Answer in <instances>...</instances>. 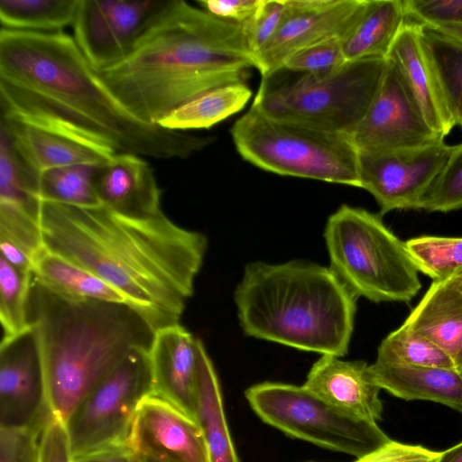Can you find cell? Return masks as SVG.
Returning <instances> with one entry per match:
<instances>
[{
  "mask_svg": "<svg viewBox=\"0 0 462 462\" xmlns=\"http://www.w3.org/2000/svg\"><path fill=\"white\" fill-rule=\"evenodd\" d=\"M454 363H455V368L462 372V346L458 352L457 353L456 356L454 357Z\"/></svg>",
  "mask_w": 462,
  "mask_h": 462,
  "instance_id": "c3c4849f",
  "label": "cell"
},
{
  "mask_svg": "<svg viewBox=\"0 0 462 462\" xmlns=\"http://www.w3.org/2000/svg\"><path fill=\"white\" fill-rule=\"evenodd\" d=\"M32 273L23 272L0 255L1 343L8 342L32 329L29 300Z\"/></svg>",
  "mask_w": 462,
  "mask_h": 462,
  "instance_id": "1f68e13d",
  "label": "cell"
},
{
  "mask_svg": "<svg viewBox=\"0 0 462 462\" xmlns=\"http://www.w3.org/2000/svg\"><path fill=\"white\" fill-rule=\"evenodd\" d=\"M39 432L0 429V462H37Z\"/></svg>",
  "mask_w": 462,
  "mask_h": 462,
  "instance_id": "b9f144b4",
  "label": "cell"
},
{
  "mask_svg": "<svg viewBox=\"0 0 462 462\" xmlns=\"http://www.w3.org/2000/svg\"><path fill=\"white\" fill-rule=\"evenodd\" d=\"M149 349H136L99 382L66 420L74 457L127 444L142 402L154 393Z\"/></svg>",
  "mask_w": 462,
  "mask_h": 462,
  "instance_id": "30bf717a",
  "label": "cell"
},
{
  "mask_svg": "<svg viewBox=\"0 0 462 462\" xmlns=\"http://www.w3.org/2000/svg\"><path fill=\"white\" fill-rule=\"evenodd\" d=\"M407 18L404 0H367L361 17L340 41L346 60H387Z\"/></svg>",
  "mask_w": 462,
  "mask_h": 462,
  "instance_id": "cb8c5ba5",
  "label": "cell"
},
{
  "mask_svg": "<svg viewBox=\"0 0 462 462\" xmlns=\"http://www.w3.org/2000/svg\"><path fill=\"white\" fill-rule=\"evenodd\" d=\"M245 398L262 420L287 435L357 458L391 439L376 422L339 411L303 385L263 382Z\"/></svg>",
  "mask_w": 462,
  "mask_h": 462,
  "instance_id": "9c48e42d",
  "label": "cell"
},
{
  "mask_svg": "<svg viewBox=\"0 0 462 462\" xmlns=\"http://www.w3.org/2000/svg\"><path fill=\"white\" fill-rule=\"evenodd\" d=\"M98 166L79 164L47 170L38 178L41 200L77 207L101 205L95 188Z\"/></svg>",
  "mask_w": 462,
  "mask_h": 462,
  "instance_id": "f546056e",
  "label": "cell"
},
{
  "mask_svg": "<svg viewBox=\"0 0 462 462\" xmlns=\"http://www.w3.org/2000/svg\"><path fill=\"white\" fill-rule=\"evenodd\" d=\"M408 17L426 26L462 24V0H404Z\"/></svg>",
  "mask_w": 462,
  "mask_h": 462,
  "instance_id": "ab89813d",
  "label": "cell"
},
{
  "mask_svg": "<svg viewBox=\"0 0 462 462\" xmlns=\"http://www.w3.org/2000/svg\"><path fill=\"white\" fill-rule=\"evenodd\" d=\"M375 362L392 365L455 368L453 357L443 348L402 325L383 339Z\"/></svg>",
  "mask_w": 462,
  "mask_h": 462,
  "instance_id": "4dcf8cb0",
  "label": "cell"
},
{
  "mask_svg": "<svg viewBox=\"0 0 462 462\" xmlns=\"http://www.w3.org/2000/svg\"><path fill=\"white\" fill-rule=\"evenodd\" d=\"M284 8L285 0H263L253 17L242 24L246 46L252 58L275 34Z\"/></svg>",
  "mask_w": 462,
  "mask_h": 462,
  "instance_id": "8d00e7d4",
  "label": "cell"
},
{
  "mask_svg": "<svg viewBox=\"0 0 462 462\" xmlns=\"http://www.w3.org/2000/svg\"><path fill=\"white\" fill-rule=\"evenodd\" d=\"M32 329L0 345V429L39 432L51 414Z\"/></svg>",
  "mask_w": 462,
  "mask_h": 462,
  "instance_id": "9a60e30c",
  "label": "cell"
},
{
  "mask_svg": "<svg viewBox=\"0 0 462 462\" xmlns=\"http://www.w3.org/2000/svg\"><path fill=\"white\" fill-rule=\"evenodd\" d=\"M199 338L180 323L154 331L148 350L154 394L195 418Z\"/></svg>",
  "mask_w": 462,
  "mask_h": 462,
  "instance_id": "ac0fdd59",
  "label": "cell"
},
{
  "mask_svg": "<svg viewBox=\"0 0 462 462\" xmlns=\"http://www.w3.org/2000/svg\"><path fill=\"white\" fill-rule=\"evenodd\" d=\"M95 188L100 204L118 213L148 216L162 211V190L143 157L116 153L97 167Z\"/></svg>",
  "mask_w": 462,
  "mask_h": 462,
  "instance_id": "44dd1931",
  "label": "cell"
},
{
  "mask_svg": "<svg viewBox=\"0 0 462 462\" xmlns=\"http://www.w3.org/2000/svg\"><path fill=\"white\" fill-rule=\"evenodd\" d=\"M198 371L195 418L205 439L209 462H239L225 416L218 378L200 339Z\"/></svg>",
  "mask_w": 462,
  "mask_h": 462,
  "instance_id": "d4e9b609",
  "label": "cell"
},
{
  "mask_svg": "<svg viewBox=\"0 0 462 462\" xmlns=\"http://www.w3.org/2000/svg\"><path fill=\"white\" fill-rule=\"evenodd\" d=\"M29 321L49 406L65 423L83 398L154 330L125 303L61 297L32 276Z\"/></svg>",
  "mask_w": 462,
  "mask_h": 462,
  "instance_id": "277c9868",
  "label": "cell"
},
{
  "mask_svg": "<svg viewBox=\"0 0 462 462\" xmlns=\"http://www.w3.org/2000/svg\"><path fill=\"white\" fill-rule=\"evenodd\" d=\"M405 245L419 272L433 281L447 280L462 271V237L421 236Z\"/></svg>",
  "mask_w": 462,
  "mask_h": 462,
  "instance_id": "e575fe53",
  "label": "cell"
},
{
  "mask_svg": "<svg viewBox=\"0 0 462 462\" xmlns=\"http://www.w3.org/2000/svg\"><path fill=\"white\" fill-rule=\"evenodd\" d=\"M346 60L340 40L320 42L291 54L282 69L295 72H318L337 67Z\"/></svg>",
  "mask_w": 462,
  "mask_h": 462,
  "instance_id": "74e56055",
  "label": "cell"
},
{
  "mask_svg": "<svg viewBox=\"0 0 462 462\" xmlns=\"http://www.w3.org/2000/svg\"><path fill=\"white\" fill-rule=\"evenodd\" d=\"M376 385L405 400L431 401L462 414V372L455 368L383 365H369Z\"/></svg>",
  "mask_w": 462,
  "mask_h": 462,
  "instance_id": "7402d4cb",
  "label": "cell"
},
{
  "mask_svg": "<svg viewBox=\"0 0 462 462\" xmlns=\"http://www.w3.org/2000/svg\"><path fill=\"white\" fill-rule=\"evenodd\" d=\"M439 462H462V441L442 451Z\"/></svg>",
  "mask_w": 462,
  "mask_h": 462,
  "instance_id": "bcb514c9",
  "label": "cell"
},
{
  "mask_svg": "<svg viewBox=\"0 0 462 462\" xmlns=\"http://www.w3.org/2000/svg\"><path fill=\"white\" fill-rule=\"evenodd\" d=\"M421 26L448 108L456 125L462 128V42Z\"/></svg>",
  "mask_w": 462,
  "mask_h": 462,
  "instance_id": "d6a6232c",
  "label": "cell"
},
{
  "mask_svg": "<svg viewBox=\"0 0 462 462\" xmlns=\"http://www.w3.org/2000/svg\"><path fill=\"white\" fill-rule=\"evenodd\" d=\"M169 0H79L74 40L96 70L123 60Z\"/></svg>",
  "mask_w": 462,
  "mask_h": 462,
  "instance_id": "7c38bea8",
  "label": "cell"
},
{
  "mask_svg": "<svg viewBox=\"0 0 462 462\" xmlns=\"http://www.w3.org/2000/svg\"><path fill=\"white\" fill-rule=\"evenodd\" d=\"M252 97L246 83L209 90L171 111L158 125L175 131L208 129L241 111Z\"/></svg>",
  "mask_w": 462,
  "mask_h": 462,
  "instance_id": "4316f807",
  "label": "cell"
},
{
  "mask_svg": "<svg viewBox=\"0 0 462 462\" xmlns=\"http://www.w3.org/2000/svg\"><path fill=\"white\" fill-rule=\"evenodd\" d=\"M32 270L37 282L61 297L127 304L125 297L110 284L45 247L34 256Z\"/></svg>",
  "mask_w": 462,
  "mask_h": 462,
  "instance_id": "484cf974",
  "label": "cell"
},
{
  "mask_svg": "<svg viewBox=\"0 0 462 462\" xmlns=\"http://www.w3.org/2000/svg\"><path fill=\"white\" fill-rule=\"evenodd\" d=\"M350 138L360 152L413 148L444 140L428 125L389 59L379 88Z\"/></svg>",
  "mask_w": 462,
  "mask_h": 462,
  "instance_id": "4fadbf2b",
  "label": "cell"
},
{
  "mask_svg": "<svg viewBox=\"0 0 462 462\" xmlns=\"http://www.w3.org/2000/svg\"><path fill=\"white\" fill-rule=\"evenodd\" d=\"M454 146L440 140L413 148L358 152L359 188L373 195L381 215L396 209H420Z\"/></svg>",
  "mask_w": 462,
  "mask_h": 462,
  "instance_id": "8fae6325",
  "label": "cell"
},
{
  "mask_svg": "<svg viewBox=\"0 0 462 462\" xmlns=\"http://www.w3.org/2000/svg\"><path fill=\"white\" fill-rule=\"evenodd\" d=\"M127 445L136 456L155 462H209L196 419L154 393L140 405Z\"/></svg>",
  "mask_w": 462,
  "mask_h": 462,
  "instance_id": "e0dca14e",
  "label": "cell"
},
{
  "mask_svg": "<svg viewBox=\"0 0 462 462\" xmlns=\"http://www.w3.org/2000/svg\"><path fill=\"white\" fill-rule=\"evenodd\" d=\"M356 299L330 268L301 261L247 264L234 295L247 336L339 357L348 350Z\"/></svg>",
  "mask_w": 462,
  "mask_h": 462,
  "instance_id": "5b68a950",
  "label": "cell"
},
{
  "mask_svg": "<svg viewBox=\"0 0 462 462\" xmlns=\"http://www.w3.org/2000/svg\"><path fill=\"white\" fill-rule=\"evenodd\" d=\"M263 0H199L197 4L212 15L243 24L253 17Z\"/></svg>",
  "mask_w": 462,
  "mask_h": 462,
  "instance_id": "7bdbcfd3",
  "label": "cell"
},
{
  "mask_svg": "<svg viewBox=\"0 0 462 462\" xmlns=\"http://www.w3.org/2000/svg\"><path fill=\"white\" fill-rule=\"evenodd\" d=\"M426 26V25H425ZM443 34L456 38L462 42V24L446 23L437 26H428Z\"/></svg>",
  "mask_w": 462,
  "mask_h": 462,
  "instance_id": "f6af8a7d",
  "label": "cell"
},
{
  "mask_svg": "<svg viewBox=\"0 0 462 462\" xmlns=\"http://www.w3.org/2000/svg\"><path fill=\"white\" fill-rule=\"evenodd\" d=\"M387 59L397 67L428 125L443 137L448 134L456 123L425 44L420 23H406Z\"/></svg>",
  "mask_w": 462,
  "mask_h": 462,
  "instance_id": "ffe728a7",
  "label": "cell"
},
{
  "mask_svg": "<svg viewBox=\"0 0 462 462\" xmlns=\"http://www.w3.org/2000/svg\"><path fill=\"white\" fill-rule=\"evenodd\" d=\"M367 0H285L281 23L253 57L262 77L282 69L293 53L330 40H342L361 17Z\"/></svg>",
  "mask_w": 462,
  "mask_h": 462,
  "instance_id": "5bb4252c",
  "label": "cell"
},
{
  "mask_svg": "<svg viewBox=\"0 0 462 462\" xmlns=\"http://www.w3.org/2000/svg\"><path fill=\"white\" fill-rule=\"evenodd\" d=\"M387 60L366 59L310 73L280 69L262 77L251 106L262 114L351 135L367 112Z\"/></svg>",
  "mask_w": 462,
  "mask_h": 462,
  "instance_id": "8992f818",
  "label": "cell"
},
{
  "mask_svg": "<svg viewBox=\"0 0 462 462\" xmlns=\"http://www.w3.org/2000/svg\"><path fill=\"white\" fill-rule=\"evenodd\" d=\"M303 386L354 418L376 423L382 420L381 389L365 361L323 355L313 364Z\"/></svg>",
  "mask_w": 462,
  "mask_h": 462,
  "instance_id": "d6986e66",
  "label": "cell"
},
{
  "mask_svg": "<svg viewBox=\"0 0 462 462\" xmlns=\"http://www.w3.org/2000/svg\"><path fill=\"white\" fill-rule=\"evenodd\" d=\"M230 133L241 157L262 170L360 186L358 151L347 134L275 119L253 106Z\"/></svg>",
  "mask_w": 462,
  "mask_h": 462,
  "instance_id": "ba28073f",
  "label": "cell"
},
{
  "mask_svg": "<svg viewBox=\"0 0 462 462\" xmlns=\"http://www.w3.org/2000/svg\"><path fill=\"white\" fill-rule=\"evenodd\" d=\"M74 459L75 462H138L127 444L85 453Z\"/></svg>",
  "mask_w": 462,
  "mask_h": 462,
  "instance_id": "ee69618b",
  "label": "cell"
},
{
  "mask_svg": "<svg viewBox=\"0 0 462 462\" xmlns=\"http://www.w3.org/2000/svg\"><path fill=\"white\" fill-rule=\"evenodd\" d=\"M442 451L393 439L355 462H439Z\"/></svg>",
  "mask_w": 462,
  "mask_h": 462,
  "instance_id": "60d3db41",
  "label": "cell"
},
{
  "mask_svg": "<svg viewBox=\"0 0 462 462\" xmlns=\"http://www.w3.org/2000/svg\"><path fill=\"white\" fill-rule=\"evenodd\" d=\"M136 457H137L138 462H155V461L146 458V457H139V456H136Z\"/></svg>",
  "mask_w": 462,
  "mask_h": 462,
  "instance_id": "681fc988",
  "label": "cell"
},
{
  "mask_svg": "<svg viewBox=\"0 0 462 462\" xmlns=\"http://www.w3.org/2000/svg\"><path fill=\"white\" fill-rule=\"evenodd\" d=\"M254 67L243 25L171 0L119 63L97 71L143 122H158L214 88L245 83Z\"/></svg>",
  "mask_w": 462,
  "mask_h": 462,
  "instance_id": "3957f363",
  "label": "cell"
},
{
  "mask_svg": "<svg viewBox=\"0 0 462 462\" xmlns=\"http://www.w3.org/2000/svg\"><path fill=\"white\" fill-rule=\"evenodd\" d=\"M39 223L46 250L110 284L154 331L180 323L207 250L203 234L162 211L130 216L45 200Z\"/></svg>",
  "mask_w": 462,
  "mask_h": 462,
  "instance_id": "6da1fadb",
  "label": "cell"
},
{
  "mask_svg": "<svg viewBox=\"0 0 462 462\" xmlns=\"http://www.w3.org/2000/svg\"><path fill=\"white\" fill-rule=\"evenodd\" d=\"M1 130L26 167L37 176L63 166H100L116 154L99 142L43 121L1 114Z\"/></svg>",
  "mask_w": 462,
  "mask_h": 462,
  "instance_id": "2e32d148",
  "label": "cell"
},
{
  "mask_svg": "<svg viewBox=\"0 0 462 462\" xmlns=\"http://www.w3.org/2000/svg\"><path fill=\"white\" fill-rule=\"evenodd\" d=\"M448 280L454 287L462 291V271Z\"/></svg>",
  "mask_w": 462,
  "mask_h": 462,
  "instance_id": "7dc6e473",
  "label": "cell"
},
{
  "mask_svg": "<svg viewBox=\"0 0 462 462\" xmlns=\"http://www.w3.org/2000/svg\"><path fill=\"white\" fill-rule=\"evenodd\" d=\"M37 462H75L66 423L53 413L38 434Z\"/></svg>",
  "mask_w": 462,
  "mask_h": 462,
  "instance_id": "f35d334b",
  "label": "cell"
},
{
  "mask_svg": "<svg viewBox=\"0 0 462 462\" xmlns=\"http://www.w3.org/2000/svg\"><path fill=\"white\" fill-rule=\"evenodd\" d=\"M324 237L329 268L356 298L410 302L421 289L405 242L379 215L342 205L328 217Z\"/></svg>",
  "mask_w": 462,
  "mask_h": 462,
  "instance_id": "52a82bcc",
  "label": "cell"
},
{
  "mask_svg": "<svg viewBox=\"0 0 462 462\" xmlns=\"http://www.w3.org/2000/svg\"><path fill=\"white\" fill-rule=\"evenodd\" d=\"M1 114L60 125L116 153L185 159L208 146L197 136L142 121L108 89L64 32H0Z\"/></svg>",
  "mask_w": 462,
  "mask_h": 462,
  "instance_id": "7a4b0ae2",
  "label": "cell"
},
{
  "mask_svg": "<svg viewBox=\"0 0 462 462\" xmlns=\"http://www.w3.org/2000/svg\"><path fill=\"white\" fill-rule=\"evenodd\" d=\"M402 326L431 340L454 359L462 346V291L433 281Z\"/></svg>",
  "mask_w": 462,
  "mask_h": 462,
  "instance_id": "603a6c76",
  "label": "cell"
},
{
  "mask_svg": "<svg viewBox=\"0 0 462 462\" xmlns=\"http://www.w3.org/2000/svg\"><path fill=\"white\" fill-rule=\"evenodd\" d=\"M43 247L39 219L15 204L0 201L1 256L17 269L32 273V260Z\"/></svg>",
  "mask_w": 462,
  "mask_h": 462,
  "instance_id": "f1b7e54d",
  "label": "cell"
},
{
  "mask_svg": "<svg viewBox=\"0 0 462 462\" xmlns=\"http://www.w3.org/2000/svg\"><path fill=\"white\" fill-rule=\"evenodd\" d=\"M459 208H462V143L454 146L420 206V209L428 212L446 213Z\"/></svg>",
  "mask_w": 462,
  "mask_h": 462,
  "instance_id": "d590c367",
  "label": "cell"
},
{
  "mask_svg": "<svg viewBox=\"0 0 462 462\" xmlns=\"http://www.w3.org/2000/svg\"><path fill=\"white\" fill-rule=\"evenodd\" d=\"M38 178L26 167L1 130L0 201L15 204L39 219L42 200Z\"/></svg>",
  "mask_w": 462,
  "mask_h": 462,
  "instance_id": "836d02e7",
  "label": "cell"
},
{
  "mask_svg": "<svg viewBox=\"0 0 462 462\" xmlns=\"http://www.w3.org/2000/svg\"><path fill=\"white\" fill-rule=\"evenodd\" d=\"M79 0H0L2 29L57 32L72 25Z\"/></svg>",
  "mask_w": 462,
  "mask_h": 462,
  "instance_id": "83f0119b",
  "label": "cell"
}]
</instances>
